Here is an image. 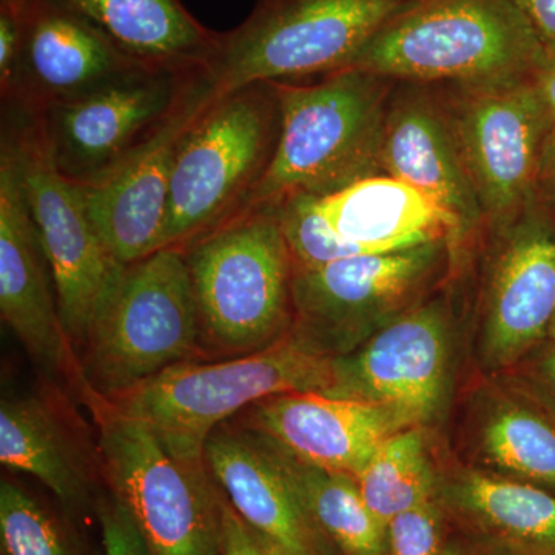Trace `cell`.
Segmentation results:
<instances>
[{"label":"cell","instance_id":"cell-1","mask_svg":"<svg viewBox=\"0 0 555 555\" xmlns=\"http://www.w3.org/2000/svg\"><path fill=\"white\" fill-rule=\"evenodd\" d=\"M470 278L463 268L422 305L332 360L326 396L390 409L443 434L470 372Z\"/></svg>","mask_w":555,"mask_h":555},{"label":"cell","instance_id":"cell-2","mask_svg":"<svg viewBox=\"0 0 555 555\" xmlns=\"http://www.w3.org/2000/svg\"><path fill=\"white\" fill-rule=\"evenodd\" d=\"M543 46L516 0H414L349 67L396 82L492 86L531 79Z\"/></svg>","mask_w":555,"mask_h":555},{"label":"cell","instance_id":"cell-3","mask_svg":"<svg viewBox=\"0 0 555 555\" xmlns=\"http://www.w3.org/2000/svg\"><path fill=\"white\" fill-rule=\"evenodd\" d=\"M280 137L272 163L246 210L294 193L324 196L383 171L387 107L396 80L360 68L315 83L272 82Z\"/></svg>","mask_w":555,"mask_h":555},{"label":"cell","instance_id":"cell-4","mask_svg":"<svg viewBox=\"0 0 555 555\" xmlns=\"http://www.w3.org/2000/svg\"><path fill=\"white\" fill-rule=\"evenodd\" d=\"M203 331L182 248L167 247L126 266L82 347L83 396L113 401L182 361Z\"/></svg>","mask_w":555,"mask_h":555},{"label":"cell","instance_id":"cell-5","mask_svg":"<svg viewBox=\"0 0 555 555\" xmlns=\"http://www.w3.org/2000/svg\"><path fill=\"white\" fill-rule=\"evenodd\" d=\"M184 251L203 341L246 356L291 334L295 266L275 207L243 211Z\"/></svg>","mask_w":555,"mask_h":555},{"label":"cell","instance_id":"cell-6","mask_svg":"<svg viewBox=\"0 0 555 555\" xmlns=\"http://www.w3.org/2000/svg\"><path fill=\"white\" fill-rule=\"evenodd\" d=\"M272 82L219 93L182 141L159 248L184 250L246 210L280 137Z\"/></svg>","mask_w":555,"mask_h":555},{"label":"cell","instance_id":"cell-7","mask_svg":"<svg viewBox=\"0 0 555 555\" xmlns=\"http://www.w3.org/2000/svg\"><path fill=\"white\" fill-rule=\"evenodd\" d=\"M331 383V358L312 352L291 332L246 356L214 363L182 361L105 403L145 423L178 451L206 459L208 437L230 416L283 393H326Z\"/></svg>","mask_w":555,"mask_h":555},{"label":"cell","instance_id":"cell-8","mask_svg":"<svg viewBox=\"0 0 555 555\" xmlns=\"http://www.w3.org/2000/svg\"><path fill=\"white\" fill-rule=\"evenodd\" d=\"M467 264L451 240L295 269L292 335L318 356H347L392 324Z\"/></svg>","mask_w":555,"mask_h":555},{"label":"cell","instance_id":"cell-9","mask_svg":"<svg viewBox=\"0 0 555 555\" xmlns=\"http://www.w3.org/2000/svg\"><path fill=\"white\" fill-rule=\"evenodd\" d=\"M109 492L126 506L152 555H219L221 489L206 459L171 447L145 423L91 397Z\"/></svg>","mask_w":555,"mask_h":555},{"label":"cell","instance_id":"cell-10","mask_svg":"<svg viewBox=\"0 0 555 555\" xmlns=\"http://www.w3.org/2000/svg\"><path fill=\"white\" fill-rule=\"evenodd\" d=\"M414 0H258L219 35L207 75L219 93L349 67L387 21Z\"/></svg>","mask_w":555,"mask_h":555},{"label":"cell","instance_id":"cell-11","mask_svg":"<svg viewBox=\"0 0 555 555\" xmlns=\"http://www.w3.org/2000/svg\"><path fill=\"white\" fill-rule=\"evenodd\" d=\"M473 255L480 261H469L470 372L502 374L553 331L555 211L535 201L486 232Z\"/></svg>","mask_w":555,"mask_h":555},{"label":"cell","instance_id":"cell-12","mask_svg":"<svg viewBox=\"0 0 555 555\" xmlns=\"http://www.w3.org/2000/svg\"><path fill=\"white\" fill-rule=\"evenodd\" d=\"M437 89L480 201L486 232L509 224L537 201L540 156L551 129L531 79Z\"/></svg>","mask_w":555,"mask_h":555},{"label":"cell","instance_id":"cell-13","mask_svg":"<svg viewBox=\"0 0 555 555\" xmlns=\"http://www.w3.org/2000/svg\"><path fill=\"white\" fill-rule=\"evenodd\" d=\"M20 159L22 181L49 258L62 326L73 349L83 347L91 324L126 266L119 264L87 214L78 184L51 163L25 116L5 131Z\"/></svg>","mask_w":555,"mask_h":555},{"label":"cell","instance_id":"cell-14","mask_svg":"<svg viewBox=\"0 0 555 555\" xmlns=\"http://www.w3.org/2000/svg\"><path fill=\"white\" fill-rule=\"evenodd\" d=\"M198 73L145 68L104 89L22 116L30 120L65 178L79 185L94 184L163 122Z\"/></svg>","mask_w":555,"mask_h":555},{"label":"cell","instance_id":"cell-15","mask_svg":"<svg viewBox=\"0 0 555 555\" xmlns=\"http://www.w3.org/2000/svg\"><path fill=\"white\" fill-rule=\"evenodd\" d=\"M218 94L206 69L199 72L163 122L112 173L78 184L94 229L119 264L159 250L179 149Z\"/></svg>","mask_w":555,"mask_h":555},{"label":"cell","instance_id":"cell-16","mask_svg":"<svg viewBox=\"0 0 555 555\" xmlns=\"http://www.w3.org/2000/svg\"><path fill=\"white\" fill-rule=\"evenodd\" d=\"M0 315L36 363L80 378L16 149L5 131L0 149Z\"/></svg>","mask_w":555,"mask_h":555},{"label":"cell","instance_id":"cell-17","mask_svg":"<svg viewBox=\"0 0 555 555\" xmlns=\"http://www.w3.org/2000/svg\"><path fill=\"white\" fill-rule=\"evenodd\" d=\"M443 440L462 465L555 494V420L500 378L469 375Z\"/></svg>","mask_w":555,"mask_h":555},{"label":"cell","instance_id":"cell-18","mask_svg":"<svg viewBox=\"0 0 555 555\" xmlns=\"http://www.w3.org/2000/svg\"><path fill=\"white\" fill-rule=\"evenodd\" d=\"M96 22L67 0H30L16 94L10 108L33 115L142 72Z\"/></svg>","mask_w":555,"mask_h":555},{"label":"cell","instance_id":"cell-19","mask_svg":"<svg viewBox=\"0 0 555 555\" xmlns=\"http://www.w3.org/2000/svg\"><path fill=\"white\" fill-rule=\"evenodd\" d=\"M383 171L448 211L469 254L478 246L486 232L485 214L437 87L397 82L387 107Z\"/></svg>","mask_w":555,"mask_h":555},{"label":"cell","instance_id":"cell-20","mask_svg":"<svg viewBox=\"0 0 555 555\" xmlns=\"http://www.w3.org/2000/svg\"><path fill=\"white\" fill-rule=\"evenodd\" d=\"M436 500L449 532L485 555H555V494L478 473L441 436Z\"/></svg>","mask_w":555,"mask_h":555},{"label":"cell","instance_id":"cell-21","mask_svg":"<svg viewBox=\"0 0 555 555\" xmlns=\"http://www.w3.org/2000/svg\"><path fill=\"white\" fill-rule=\"evenodd\" d=\"M244 427L309 465L357 477L387 437L409 426L379 404L291 392L259 401Z\"/></svg>","mask_w":555,"mask_h":555},{"label":"cell","instance_id":"cell-22","mask_svg":"<svg viewBox=\"0 0 555 555\" xmlns=\"http://www.w3.org/2000/svg\"><path fill=\"white\" fill-rule=\"evenodd\" d=\"M206 462L238 516L284 553L341 555L257 434L219 426L208 437Z\"/></svg>","mask_w":555,"mask_h":555},{"label":"cell","instance_id":"cell-23","mask_svg":"<svg viewBox=\"0 0 555 555\" xmlns=\"http://www.w3.org/2000/svg\"><path fill=\"white\" fill-rule=\"evenodd\" d=\"M318 214L349 257L404 250L451 240L469 255L459 224L448 211L403 179L382 173L315 195Z\"/></svg>","mask_w":555,"mask_h":555},{"label":"cell","instance_id":"cell-24","mask_svg":"<svg viewBox=\"0 0 555 555\" xmlns=\"http://www.w3.org/2000/svg\"><path fill=\"white\" fill-rule=\"evenodd\" d=\"M0 463L35 477L65 513L93 511V477L87 459L53 408L38 397H3L0 403Z\"/></svg>","mask_w":555,"mask_h":555},{"label":"cell","instance_id":"cell-25","mask_svg":"<svg viewBox=\"0 0 555 555\" xmlns=\"http://www.w3.org/2000/svg\"><path fill=\"white\" fill-rule=\"evenodd\" d=\"M150 67L203 72L219 35L201 24L181 0H67Z\"/></svg>","mask_w":555,"mask_h":555},{"label":"cell","instance_id":"cell-26","mask_svg":"<svg viewBox=\"0 0 555 555\" xmlns=\"http://www.w3.org/2000/svg\"><path fill=\"white\" fill-rule=\"evenodd\" d=\"M258 437L339 554L386 555L387 526L369 509L356 477L309 465Z\"/></svg>","mask_w":555,"mask_h":555},{"label":"cell","instance_id":"cell-27","mask_svg":"<svg viewBox=\"0 0 555 555\" xmlns=\"http://www.w3.org/2000/svg\"><path fill=\"white\" fill-rule=\"evenodd\" d=\"M443 434L412 426L387 437L358 474L360 494L386 526L436 496Z\"/></svg>","mask_w":555,"mask_h":555},{"label":"cell","instance_id":"cell-28","mask_svg":"<svg viewBox=\"0 0 555 555\" xmlns=\"http://www.w3.org/2000/svg\"><path fill=\"white\" fill-rule=\"evenodd\" d=\"M2 555H87L67 518L13 481L0 483Z\"/></svg>","mask_w":555,"mask_h":555},{"label":"cell","instance_id":"cell-29","mask_svg":"<svg viewBox=\"0 0 555 555\" xmlns=\"http://www.w3.org/2000/svg\"><path fill=\"white\" fill-rule=\"evenodd\" d=\"M448 537L447 517L434 496L389 521L386 555H443Z\"/></svg>","mask_w":555,"mask_h":555},{"label":"cell","instance_id":"cell-30","mask_svg":"<svg viewBox=\"0 0 555 555\" xmlns=\"http://www.w3.org/2000/svg\"><path fill=\"white\" fill-rule=\"evenodd\" d=\"M492 377L534 401L555 420V339L540 343L516 364Z\"/></svg>","mask_w":555,"mask_h":555},{"label":"cell","instance_id":"cell-31","mask_svg":"<svg viewBox=\"0 0 555 555\" xmlns=\"http://www.w3.org/2000/svg\"><path fill=\"white\" fill-rule=\"evenodd\" d=\"M30 0H0V91L11 105L20 80Z\"/></svg>","mask_w":555,"mask_h":555},{"label":"cell","instance_id":"cell-32","mask_svg":"<svg viewBox=\"0 0 555 555\" xmlns=\"http://www.w3.org/2000/svg\"><path fill=\"white\" fill-rule=\"evenodd\" d=\"M96 518L101 526L104 555H152L129 511L112 492L100 496Z\"/></svg>","mask_w":555,"mask_h":555},{"label":"cell","instance_id":"cell-33","mask_svg":"<svg viewBox=\"0 0 555 555\" xmlns=\"http://www.w3.org/2000/svg\"><path fill=\"white\" fill-rule=\"evenodd\" d=\"M224 494V492H222ZM219 555H287L255 531L238 516L229 500H222V540Z\"/></svg>","mask_w":555,"mask_h":555},{"label":"cell","instance_id":"cell-34","mask_svg":"<svg viewBox=\"0 0 555 555\" xmlns=\"http://www.w3.org/2000/svg\"><path fill=\"white\" fill-rule=\"evenodd\" d=\"M531 82L553 129L555 127V40H550L543 46L542 56Z\"/></svg>","mask_w":555,"mask_h":555},{"label":"cell","instance_id":"cell-35","mask_svg":"<svg viewBox=\"0 0 555 555\" xmlns=\"http://www.w3.org/2000/svg\"><path fill=\"white\" fill-rule=\"evenodd\" d=\"M537 201L555 211V127L547 131L540 156Z\"/></svg>","mask_w":555,"mask_h":555},{"label":"cell","instance_id":"cell-36","mask_svg":"<svg viewBox=\"0 0 555 555\" xmlns=\"http://www.w3.org/2000/svg\"><path fill=\"white\" fill-rule=\"evenodd\" d=\"M543 42L555 40V0H516Z\"/></svg>","mask_w":555,"mask_h":555},{"label":"cell","instance_id":"cell-37","mask_svg":"<svg viewBox=\"0 0 555 555\" xmlns=\"http://www.w3.org/2000/svg\"><path fill=\"white\" fill-rule=\"evenodd\" d=\"M443 555H485L466 542H463L459 537L449 532L447 546H444Z\"/></svg>","mask_w":555,"mask_h":555},{"label":"cell","instance_id":"cell-38","mask_svg":"<svg viewBox=\"0 0 555 555\" xmlns=\"http://www.w3.org/2000/svg\"><path fill=\"white\" fill-rule=\"evenodd\" d=\"M550 338H553V339H555V321H554V326H553V331H551V335H550Z\"/></svg>","mask_w":555,"mask_h":555}]
</instances>
